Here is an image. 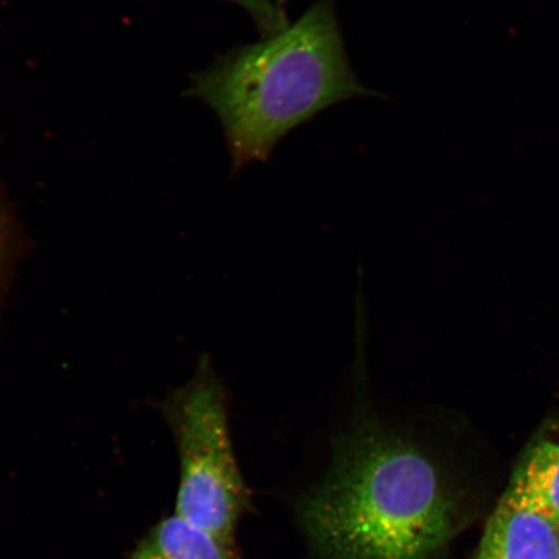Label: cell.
I'll use <instances>...</instances> for the list:
<instances>
[{"mask_svg":"<svg viewBox=\"0 0 559 559\" xmlns=\"http://www.w3.org/2000/svg\"><path fill=\"white\" fill-rule=\"evenodd\" d=\"M3 250V237H2V225H0V257H2Z\"/></svg>","mask_w":559,"mask_h":559,"instance_id":"cell-8","label":"cell"},{"mask_svg":"<svg viewBox=\"0 0 559 559\" xmlns=\"http://www.w3.org/2000/svg\"><path fill=\"white\" fill-rule=\"evenodd\" d=\"M247 11L262 39L274 38L288 29V19L276 0H229Z\"/></svg>","mask_w":559,"mask_h":559,"instance_id":"cell-7","label":"cell"},{"mask_svg":"<svg viewBox=\"0 0 559 559\" xmlns=\"http://www.w3.org/2000/svg\"><path fill=\"white\" fill-rule=\"evenodd\" d=\"M192 95L215 111L234 173L262 160L321 111L358 97H383L356 76L334 0H317L274 38L242 45L195 76Z\"/></svg>","mask_w":559,"mask_h":559,"instance_id":"cell-2","label":"cell"},{"mask_svg":"<svg viewBox=\"0 0 559 559\" xmlns=\"http://www.w3.org/2000/svg\"><path fill=\"white\" fill-rule=\"evenodd\" d=\"M362 352L331 463L300 501V527L314 559H439L464 526L463 488L425 414L368 393Z\"/></svg>","mask_w":559,"mask_h":559,"instance_id":"cell-1","label":"cell"},{"mask_svg":"<svg viewBox=\"0 0 559 559\" xmlns=\"http://www.w3.org/2000/svg\"><path fill=\"white\" fill-rule=\"evenodd\" d=\"M276 2L278 3V5H284L286 3V0H276Z\"/></svg>","mask_w":559,"mask_h":559,"instance_id":"cell-9","label":"cell"},{"mask_svg":"<svg viewBox=\"0 0 559 559\" xmlns=\"http://www.w3.org/2000/svg\"><path fill=\"white\" fill-rule=\"evenodd\" d=\"M129 559H239L235 543L221 539L177 514L146 531Z\"/></svg>","mask_w":559,"mask_h":559,"instance_id":"cell-6","label":"cell"},{"mask_svg":"<svg viewBox=\"0 0 559 559\" xmlns=\"http://www.w3.org/2000/svg\"><path fill=\"white\" fill-rule=\"evenodd\" d=\"M163 414L179 454L175 514L235 543L251 495L230 439L227 391L207 358L190 381L166 397Z\"/></svg>","mask_w":559,"mask_h":559,"instance_id":"cell-3","label":"cell"},{"mask_svg":"<svg viewBox=\"0 0 559 559\" xmlns=\"http://www.w3.org/2000/svg\"><path fill=\"white\" fill-rule=\"evenodd\" d=\"M500 500L539 514L559 528V424L544 426L531 440Z\"/></svg>","mask_w":559,"mask_h":559,"instance_id":"cell-4","label":"cell"},{"mask_svg":"<svg viewBox=\"0 0 559 559\" xmlns=\"http://www.w3.org/2000/svg\"><path fill=\"white\" fill-rule=\"evenodd\" d=\"M472 559H559V528L500 500Z\"/></svg>","mask_w":559,"mask_h":559,"instance_id":"cell-5","label":"cell"}]
</instances>
